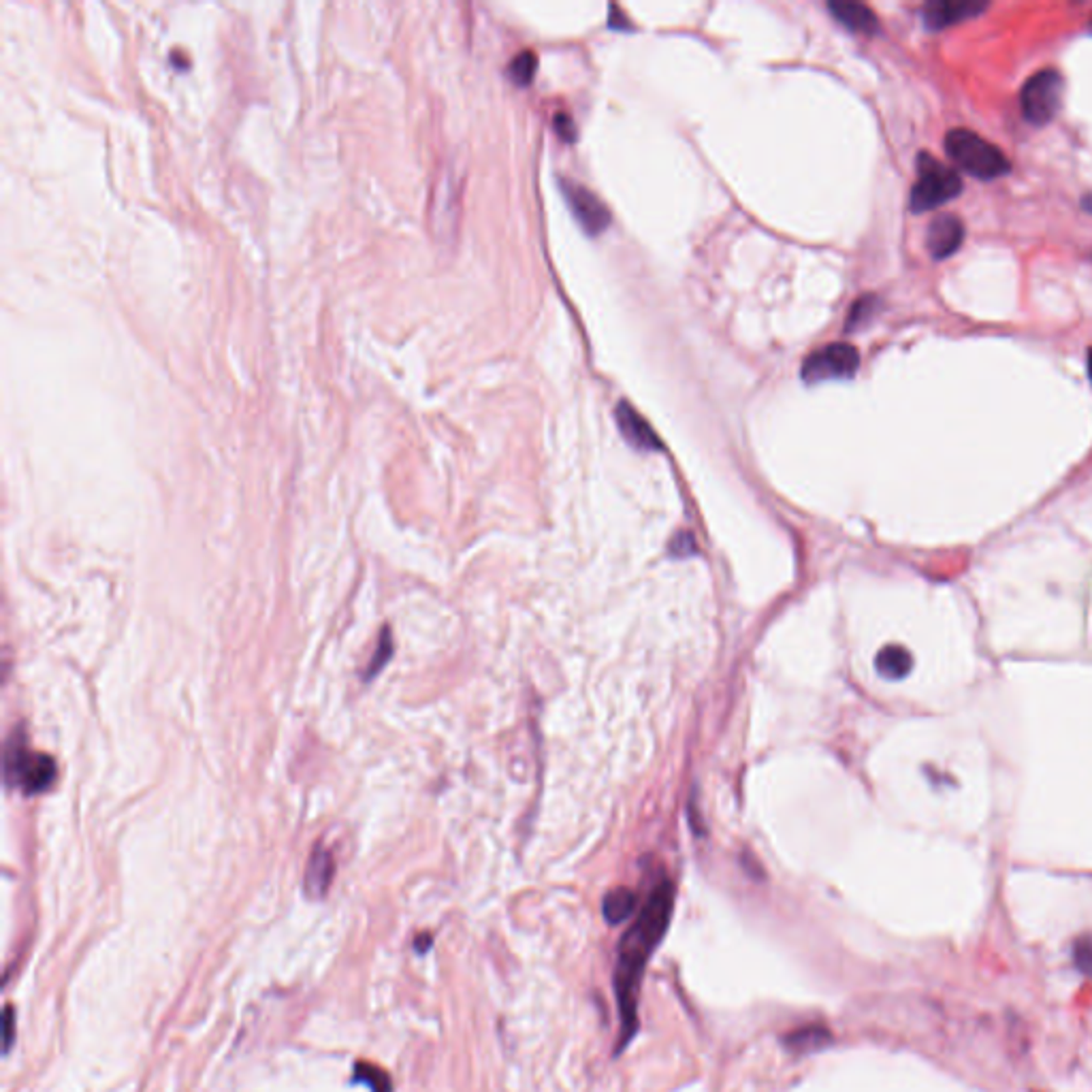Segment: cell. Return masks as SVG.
Here are the masks:
<instances>
[{
    "label": "cell",
    "mask_w": 1092,
    "mask_h": 1092,
    "mask_svg": "<svg viewBox=\"0 0 1092 1092\" xmlns=\"http://www.w3.org/2000/svg\"><path fill=\"white\" fill-rule=\"evenodd\" d=\"M674 909V888L671 881H662L647 905L640 911L638 920L621 937L619 958L615 968V994L621 1015L619 1050H624L638 1031V990L643 982L645 967L655 947L662 944L668 926H671Z\"/></svg>",
    "instance_id": "cell-1"
},
{
    "label": "cell",
    "mask_w": 1092,
    "mask_h": 1092,
    "mask_svg": "<svg viewBox=\"0 0 1092 1092\" xmlns=\"http://www.w3.org/2000/svg\"><path fill=\"white\" fill-rule=\"evenodd\" d=\"M945 152L958 169L979 180H994L1010 173V160L990 141L979 137L973 130L956 128L945 137Z\"/></svg>",
    "instance_id": "cell-2"
},
{
    "label": "cell",
    "mask_w": 1092,
    "mask_h": 1092,
    "mask_svg": "<svg viewBox=\"0 0 1092 1092\" xmlns=\"http://www.w3.org/2000/svg\"><path fill=\"white\" fill-rule=\"evenodd\" d=\"M963 191V182L952 169L939 163L933 156L920 154L918 158V182L911 191V210L928 212L935 207L952 201Z\"/></svg>",
    "instance_id": "cell-3"
},
{
    "label": "cell",
    "mask_w": 1092,
    "mask_h": 1092,
    "mask_svg": "<svg viewBox=\"0 0 1092 1092\" xmlns=\"http://www.w3.org/2000/svg\"><path fill=\"white\" fill-rule=\"evenodd\" d=\"M56 762L39 751H28L22 740H9L5 775L24 794H41L56 781Z\"/></svg>",
    "instance_id": "cell-4"
},
{
    "label": "cell",
    "mask_w": 1092,
    "mask_h": 1092,
    "mask_svg": "<svg viewBox=\"0 0 1092 1092\" xmlns=\"http://www.w3.org/2000/svg\"><path fill=\"white\" fill-rule=\"evenodd\" d=\"M1060 94H1062V78L1054 71L1046 69L1031 75L1022 86L1020 105L1024 118L1035 126H1043L1054 120L1060 107Z\"/></svg>",
    "instance_id": "cell-5"
},
{
    "label": "cell",
    "mask_w": 1092,
    "mask_h": 1092,
    "mask_svg": "<svg viewBox=\"0 0 1092 1092\" xmlns=\"http://www.w3.org/2000/svg\"><path fill=\"white\" fill-rule=\"evenodd\" d=\"M860 367V354L850 344H830L811 353L803 363V380L817 384L824 380L852 378Z\"/></svg>",
    "instance_id": "cell-6"
},
{
    "label": "cell",
    "mask_w": 1092,
    "mask_h": 1092,
    "mask_svg": "<svg viewBox=\"0 0 1092 1092\" xmlns=\"http://www.w3.org/2000/svg\"><path fill=\"white\" fill-rule=\"evenodd\" d=\"M561 193L566 196L574 218L579 220L580 227L589 235H600L608 229L610 212L596 193H591L589 188L572 180H561Z\"/></svg>",
    "instance_id": "cell-7"
},
{
    "label": "cell",
    "mask_w": 1092,
    "mask_h": 1092,
    "mask_svg": "<svg viewBox=\"0 0 1092 1092\" xmlns=\"http://www.w3.org/2000/svg\"><path fill=\"white\" fill-rule=\"evenodd\" d=\"M965 239V227L960 218L952 214H941L939 218L930 222L926 233V246L933 254V259H947L963 246Z\"/></svg>",
    "instance_id": "cell-8"
},
{
    "label": "cell",
    "mask_w": 1092,
    "mask_h": 1092,
    "mask_svg": "<svg viewBox=\"0 0 1092 1092\" xmlns=\"http://www.w3.org/2000/svg\"><path fill=\"white\" fill-rule=\"evenodd\" d=\"M617 425L621 436H624L629 444L638 450H657L662 448V442L657 438V433L651 429V425L640 417V414L629 406L627 401H621L617 406Z\"/></svg>",
    "instance_id": "cell-9"
},
{
    "label": "cell",
    "mask_w": 1092,
    "mask_h": 1092,
    "mask_svg": "<svg viewBox=\"0 0 1092 1092\" xmlns=\"http://www.w3.org/2000/svg\"><path fill=\"white\" fill-rule=\"evenodd\" d=\"M984 9L986 3H968V0L947 3V0H935V3H928L924 7L921 17H924V24L930 28V31H941V28H947L956 22H963L968 20V17L982 13Z\"/></svg>",
    "instance_id": "cell-10"
},
{
    "label": "cell",
    "mask_w": 1092,
    "mask_h": 1092,
    "mask_svg": "<svg viewBox=\"0 0 1092 1092\" xmlns=\"http://www.w3.org/2000/svg\"><path fill=\"white\" fill-rule=\"evenodd\" d=\"M335 873L333 855L323 845H316L306 866V894L309 899H323L331 886Z\"/></svg>",
    "instance_id": "cell-11"
},
{
    "label": "cell",
    "mask_w": 1092,
    "mask_h": 1092,
    "mask_svg": "<svg viewBox=\"0 0 1092 1092\" xmlns=\"http://www.w3.org/2000/svg\"><path fill=\"white\" fill-rule=\"evenodd\" d=\"M828 7H830V11L836 20L850 28V31L862 34L877 33L879 28L877 17H875V13L866 5L850 3V0H834V3H830Z\"/></svg>",
    "instance_id": "cell-12"
},
{
    "label": "cell",
    "mask_w": 1092,
    "mask_h": 1092,
    "mask_svg": "<svg viewBox=\"0 0 1092 1092\" xmlns=\"http://www.w3.org/2000/svg\"><path fill=\"white\" fill-rule=\"evenodd\" d=\"M911 666H913L911 653L905 647L890 645L886 648H881L877 655V671L881 672V676H886V679H902V676L909 674Z\"/></svg>",
    "instance_id": "cell-13"
},
{
    "label": "cell",
    "mask_w": 1092,
    "mask_h": 1092,
    "mask_svg": "<svg viewBox=\"0 0 1092 1092\" xmlns=\"http://www.w3.org/2000/svg\"><path fill=\"white\" fill-rule=\"evenodd\" d=\"M636 905H638V899L632 890L617 888V890L606 894L604 918H606L608 924L617 926V924H621V921H626L629 916H632Z\"/></svg>",
    "instance_id": "cell-14"
},
{
    "label": "cell",
    "mask_w": 1092,
    "mask_h": 1092,
    "mask_svg": "<svg viewBox=\"0 0 1092 1092\" xmlns=\"http://www.w3.org/2000/svg\"><path fill=\"white\" fill-rule=\"evenodd\" d=\"M826 1043H830V1033L824 1026H805L785 1037V1046L794 1052H813L824 1048Z\"/></svg>",
    "instance_id": "cell-15"
},
{
    "label": "cell",
    "mask_w": 1092,
    "mask_h": 1092,
    "mask_svg": "<svg viewBox=\"0 0 1092 1092\" xmlns=\"http://www.w3.org/2000/svg\"><path fill=\"white\" fill-rule=\"evenodd\" d=\"M354 1080L363 1081L372 1088V1092H391L393 1084L391 1078L380 1067L370 1065V1062H356L354 1067Z\"/></svg>",
    "instance_id": "cell-16"
},
{
    "label": "cell",
    "mask_w": 1092,
    "mask_h": 1092,
    "mask_svg": "<svg viewBox=\"0 0 1092 1092\" xmlns=\"http://www.w3.org/2000/svg\"><path fill=\"white\" fill-rule=\"evenodd\" d=\"M535 64H538V60H535L532 52H521L519 56H514L511 67H508V75H511V80L516 86H527L535 73Z\"/></svg>",
    "instance_id": "cell-17"
},
{
    "label": "cell",
    "mask_w": 1092,
    "mask_h": 1092,
    "mask_svg": "<svg viewBox=\"0 0 1092 1092\" xmlns=\"http://www.w3.org/2000/svg\"><path fill=\"white\" fill-rule=\"evenodd\" d=\"M875 312H877V297H862L858 304L852 307V314L850 320H847V329H855L858 325H864L866 320H869Z\"/></svg>",
    "instance_id": "cell-18"
},
{
    "label": "cell",
    "mask_w": 1092,
    "mask_h": 1092,
    "mask_svg": "<svg viewBox=\"0 0 1092 1092\" xmlns=\"http://www.w3.org/2000/svg\"><path fill=\"white\" fill-rule=\"evenodd\" d=\"M1073 960L1084 975H1092V939L1084 937L1073 945Z\"/></svg>",
    "instance_id": "cell-19"
},
{
    "label": "cell",
    "mask_w": 1092,
    "mask_h": 1092,
    "mask_svg": "<svg viewBox=\"0 0 1092 1092\" xmlns=\"http://www.w3.org/2000/svg\"><path fill=\"white\" fill-rule=\"evenodd\" d=\"M391 655H393V645H391V638H389V629L384 627V629H382V638H380V651L374 653V660H372L370 668H367V672H365L367 679H372V676H375V672H378L380 668L389 662Z\"/></svg>",
    "instance_id": "cell-20"
},
{
    "label": "cell",
    "mask_w": 1092,
    "mask_h": 1092,
    "mask_svg": "<svg viewBox=\"0 0 1092 1092\" xmlns=\"http://www.w3.org/2000/svg\"><path fill=\"white\" fill-rule=\"evenodd\" d=\"M555 130H557L559 137L566 141L577 139V128H574V122L566 114L555 116Z\"/></svg>",
    "instance_id": "cell-21"
},
{
    "label": "cell",
    "mask_w": 1092,
    "mask_h": 1092,
    "mask_svg": "<svg viewBox=\"0 0 1092 1092\" xmlns=\"http://www.w3.org/2000/svg\"><path fill=\"white\" fill-rule=\"evenodd\" d=\"M692 549H694V538L687 534H681L679 538H676V542H672V551L676 555H690Z\"/></svg>",
    "instance_id": "cell-22"
},
{
    "label": "cell",
    "mask_w": 1092,
    "mask_h": 1092,
    "mask_svg": "<svg viewBox=\"0 0 1092 1092\" xmlns=\"http://www.w3.org/2000/svg\"><path fill=\"white\" fill-rule=\"evenodd\" d=\"M11 1018H13V1012L7 1010V1013H5V1020H7V1037H5V1041H7V1046H9V1043H11Z\"/></svg>",
    "instance_id": "cell-23"
},
{
    "label": "cell",
    "mask_w": 1092,
    "mask_h": 1092,
    "mask_svg": "<svg viewBox=\"0 0 1092 1092\" xmlns=\"http://www.w3.org/2000/svg\"><path fill=\"white\" fill-rule=\"evenodd\" d=\"M1088 374H1090V382H1092V348L1088 351Z\"/></svg>",
    "instance_id": "cell-24"
}]
</instances>
